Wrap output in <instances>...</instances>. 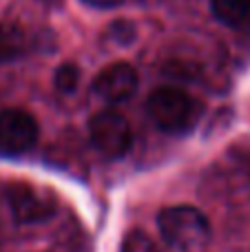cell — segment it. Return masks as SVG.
<instances>
[{
    "instance_id": "7",
    "label": "cell",
    "mask_w": 250,
    "mask_h": 252,
    "mask_svg": "<svg viewBox=\"0 0 250 252\" xmlns=\"http://www.w3.org/2000/svg\"><path fill=\"white\" fill-rule=\"evenodd\" d=\"M215 18L233 29L250 27V0H211Z\"/></svg>"
},
{
    "instance_id": "6",
    "label": "cell",
    "mask_w": 250,
    "mask_h": 252,
    "mask_svg": "<svg viewBox=\"0 0 250 252\" xmlns=\"http://www.w3.org/2000/svg\"><path fill=\"white\" fill-rule=\"evenodd\" d=\"M137 91V71L126 62H115V64L102 69L93 80V93L106 104H122L131 100Z\"/></svg>"
},
{
    "instance_id": "9",
    "label": "cell",
    "mask_w": 250,
    "mask_h": 252,
    "mask_svg": "<svg viewBox=\"0 0 250 252\" xmlns=\"http://www.w3.org/2000/svg\"><path fill=\"white\" fill-rule=\"evenodd\" d=\"M53 84H56V89L60 93H73L80 84V69L75 64H71V62L60 64L56 69V73H53Z\"/></svg>"
},
{
    "instance_id": "5",
    "label": "cell",
    "mask_w": 250,
    "mask_h": 252,
    "mask_svg": "<svg viewBox=\"0 0 250 252\" xmlns=\"http://www.w3.org/2000/svg\"><path fill=\"white\" fill-rule=\"evenodd\" d=\"M38 142V122L22 109L0 111V155L18 157Z\"/></svg>"
},
{
    "instance_id": "10",
    "label": "cell",
    "mask_w": 250,
    "mask_h": 252,
    "mask_svg": "<svg viewBox=\"0 0 250 252\" xmlns=\"http://www.w3.org/2000/svg\"><path fill=\"white\" fill-rule=\"evenodd\" d=\"M122 252H164L146 232L131 230L122 241Z\"/></svg>"
},
{
    "instance_id": "1",
    "label": "cell",
    "mask_w": 250,
    "mask_h": 252,
    "mask_svg": "<svg viewBox=\"0 0 250 252\" xmlns=\"http://www.w3.org/2000/svg\"><path fill=\"white\" fill-rule=\"evenodd\" d=\"M149 118L166 133H186L202 118V104L186 91L175 87H159L146 100Z\"/></svg>"
},
{
    "instance_id": "11",
    "label": "cell",
    "mask_w": 250,
    "mask_h": 252,
    "mask_svg": "<svg viewBox=\"0 0 250 252\" xmlns=\"http://www.w3.org/2000/svg\"><path fill=\"white\" fill-rule=\"evenodd\" d=\"M82 2L91 4V7H100V9H109V7H118L122 0H82Z\"/></svg>"
},
{
    "instance_id": "2",
    "label": "cell",
    "mask_w": 250,
    "mask_h": 252,
    "mask_svg": "<svg viewBox=\"0 0 250 252\" xmlns=\"http://www.w3.org/2000/svg\"><path fill=\"white\" fill-rule=\"evenodd\" d=\"M157 228L164 241L177 250H197L211 237L206 215L195 206H168L157 215Z\"/></svg>"
},
{
    "instance_id": "4",
    "label": "cell",
    "mask_w": 250,
    "mask_h": 252,
    "mask_svg": "<svg viewBox=\"0 0 250 252\" xmlns=\"http://www.w3.org/2000/svg\"><path fill=\"white\" fill-rule=\"evenodd\" d=\"M7 201L13 219L20 223L47 221L58 210L56 197L44 188H35L31 184H13L7 190Z\"/></svg>"
},
{
    "instance_id": "8",
    "label": "cell",
    "mask_w": 250,
    "mask_h": 252,
    "mask_svg": "<svg viewBox=\"0 0 250 252\" xmlns=\"http://www.w3.org/2000/svg\"><path fill=\"white\" fill-rule=\"evenodd\" d=\"M27 49H29V40L25 31L11 22H0V64L18 60L27 53Z\"/></svg>"
},
{
    "instance_id": "3",
    "label": "cell",
    "mask_w": 250,
    "mask_h": 252,
    "mask_svg": "<svg viewBox=\"0 0 250 252\" xmlns=\"http://www.w3.org/2000/svg\"><path fill=\"white\" fill-rule=\"evenodd\" d=\"M89 137H91L93 146L97 148V153H102L109 159L124 157L133 142L131 124L115 109L97 111L93 115L89 122Z\"/></svg>"
}]
</instances>
